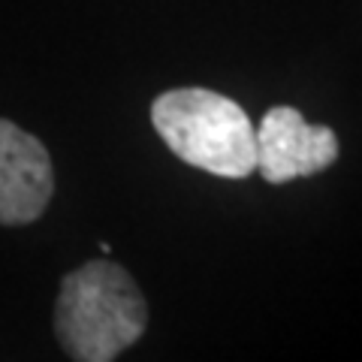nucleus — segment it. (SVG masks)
<instances>
[{
  "instance_id": "f257e3e1",
  "label": "nucleus",
  "mask_w": 362,
  "mask_h": 362,
  "mask_svg": "<svg viewBox=\"0 0 362 362\" xmlns=\"http://www.w3.org/2000/svg\"><path fill=\"white\" fill-rule=\"evenodd\" d=\"M148 326V305L136 281L109 259L70 272L54 305V332L78 362H109L136 344Z\"/></svg>"
},
{
  "instance_id": "7ed1b4c3",
  "label": "nucleus",
  "mask_w": 362,
  "mask_h": 362,
  "mask_svg": "<svg viewBox=\"0 0 362 362\" xmlns=\"http://www.w3.org/2000/svg\"><path fill=\"white\" fill-rule=\"evenodd\" d=\"M338 160L332 127H314L293 106H272L257 127V169L269 185L317 175Z\"/></svg>"
},
{
  "instance_id": "20e7f679",
  "label": "nucleus",
  "mask_w": 362,
  "mask_h": 362,
  "mask_svg": "<svg viewBox=\"0 0 362 362\" xmlns=\"http://www.w3.org/2000/svg\"><path fill=\"white\" fill-rule=\"evenodd\" d=\"M54 194V169L45 145L18 124L0 118V223H33Z\"/></svg>"
},
{
  "instance_id": "f03ea898",
  "label": "nucleus",
  "mask_w": 362,
  "mask_h": 362,
  "mask_svg": "<svg viewBox=\"0 0 362 362\" xmlns=\"http://www.w3.org/2000/svg\"><path fill=\"white\" fill-rule=\"evenodd\" d=\"M151 124L178 160L218 178L257 169V130L235 100L209 88H175L151 103Z\"/></svg>"
}]
</instances>
